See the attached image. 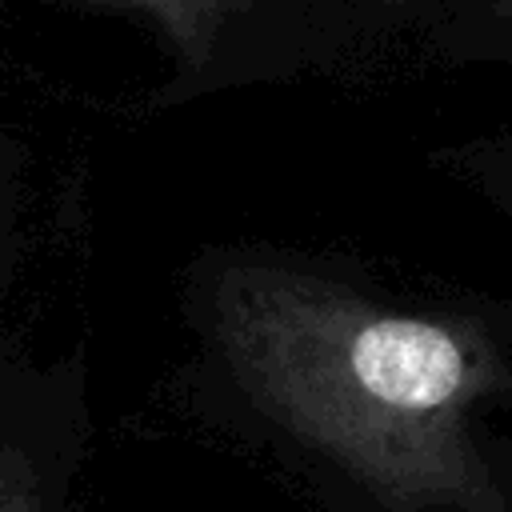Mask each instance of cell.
Instances as JSON below:
<instances>
[{
  "label": "cell",
  "mask_w": 512,
  "mask_h": 512,
  "mask_svg": "<svg viewBox=\"0 0 512 512\" xmlns=\"http://www.w3.org/2000/svg\"><path fill=\"white\" fill-rule=\"evenodd\" d=\"M212 332L240 388L376 500L500 508L472 412L508 372L480 324L392 312L296 268L224 264Z\"/></svg>",
  "instance_id": "obj_1"
},
{
  "label": "cell",
  "mask_w": 512,
  "mask_h": 512,
  "mask_svg": "<svg viewBox=\"0 0 512 512\" xmlns=\"http://www.w3.org/2000/svg\"><path fill=\"white\" fill-rule=\"evenodd\" d=\"M100 4H120L148 16L164 32V40L192 68H200L212 56L220 32L232 24V16H240L252 0H100Z\"/></svg>",
  "instance_id": "obj_2"
},
{
  "label": "cell",
  "mask_w": 512,
  "mask_h": 512,
  "mask_svg": "<svg viewBox=\"0 0 512 512\" xmlns=\"http://www.w3.org/2000/svg\"><path fill=\"white\" fill-rule=\"evenodd\" d=\"M0 512H40V480L8 444H0Z\"/></svg>",
  "instance_id": "obj_3"
},
{
  "label": "cell",
  "mask_w": 512,
  "mask_h": 512,
  "mask_svg": "<svg viewBox=\"0 0 512 512\" xmlns=\"http://www.w3.org/2000/svg\"><path fill=\"white\" fill-rule=\"evenodd\" d=\"M496 4H500V8H504V12H512V0H496Z\"/></svg>",
  "instance_id": "obj_4"
}]
</instances>
